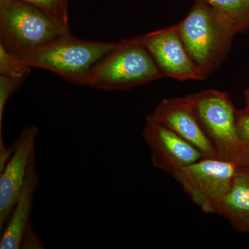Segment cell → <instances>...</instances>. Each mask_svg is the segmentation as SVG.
<instances>
[{
  "instance_id": "1",
  "label": "cell",
  "mask_w": 249,
  "mask_h": 249,
  "mask_svg": "<svg viewBox=\"0 0 249 249\" xmlns=\"http://www.w3.org/2000/svg\"><path fill=\"white\" fill-rule=\"evenodd\" d=\"M175 27L187 52L205 78L222 65L236 36L205 0H195L186 17Z\"/></svg>"
},
{
  "instance_id": "2",
  "label": "cell",
  "mask_w": 249,
  "mask_h": 249,
  "mask_svg": "<svg viewBox=\"0 0 249 249\" xmlns=\"http://www.w3.org/2000/svg\"><path fill=\"white\" fill-rule=\"evenodd\" d=\"M71 34L37 6L22 0H0V47L23 60Z\"/></svg>"
},
{
  "instance_id": "3",
  "label": "cell",
  "mask_w": 249,
  "mask_h": 249,
  "mask_svg": "<svg viewBox=\"0 0 249 249\" xmlns=\"http://www.w3.org/2000/svg\"><path fill=\"white\" fill-rule=\"evenodd\" d=\"M163 77L152 55L136 37L116 42L95 67L87 86L105 91H128Z\"/></svg>"
},
{
  "instance_id": "4",
  "label": "cell",
  "mask_w": 249,
  "mask_h": 249,
  "mask_svg": "<svg viewBox=\"0 0 249 249\" xmlns=\"http://www.w3.org/2000/svg\"><path fill=\"white\" fill-rule=\"evenodd\" d=\"M116 45L80 40L71 34L31 54L23 62L30 68L48 70L71 83L87 86L95 67Z\"/></svg>"
},
{
  "instance_id": "5",
  "label": "cell",
  "mask_w": 249,
  "mask_h": 249,
  "mask_svg": "<svg viewBox=\"0 0 249 249\" xmlns=\"http://www.w3.org/2000/svg\"><path fill=\"white\" fill-rule=\"evenodd\" d=\"M201 127L212 142L217 158L235 162L244 147L236 127V111L229 94L206 89L190 94Z\"/></svg>"
},
{
  "instance_id": "6",
  "label": "cell",
  "mask_w": 249,
  "mask_h": 249,
  "mask_svg": "<svg viewBox=\"0 0 249 249\" xmlns=\"http://www.w3.org/2000/svg\"><path fill=\"white\" fill-rule=\"evenodd\" d=\"M237 165L217 158H202L173 175L191 201L208 214L218 211L231 188Z\"/></svg>"
},
{
  "instance_id": "7",
  "label": "cell",
  "mask_w": 249,
  "mask_h": 249,
  "mask_svg": "<svg viewBox=\"0 0 249 249\" xmlns=\"http://www.w3.org/2000/svg\"><path fill=\"white\" fill-rule=\"evenodd\" d=\"M39 129L31 125L23 129L15 140L12 152L0 170V232L7 224L27 176L31 157L36 153Z\"/></svg>"
},
{
  "instance_id": "8",
  "label": "cell",
  "mask_w": 249,
  "mask_h": 249,
  "mask_svg": "<svg viewBox=\"0 0 249 249\" xmlns=\"http://www.w3.org/2000/svg\"><path fill=\"white\" fill-rule=\"evenodd\" d=\"M138 37L163 76L178 80L206 78L187 52L175 25Z\"/></svg>"
},
{
  "instance_id": "9",
  "label": "cell",
  "mask_w": 249,
  "mask_h": 249,
  "mask_svg": "<svg viewBox=\"0 0 249 249\" xmlns=\"http://www.w3.org/2000/svg\"><path fill=\"white\" fill-rule=\"evenodd\" d=\"M142 137L150 150L154 166L173 175L204 158L193 144L163 124L145 119Z\"/></svg>"
},
{
  "instance_id": "10",
  "label": "cell",
  "mask_w": 249,
  "mask_h": 249,
  "mask_svg": "<svg viewBox=\"0 0 249 249\" xmlns=\"http://www.w3.org/2000/svg\"><path fill=\"white\" fill-rule=\"evenodd\" d=\"M146 119L163 124L186 139L204 158L217 157L212 142L196 117L190 95L162 100Z\"/></svg>"
},
{
  "instance_id": "11",
  "label": "cell",
  "mask_w": 249,
  "mask_h": 249,
  "mask_svg": "<svg viewBox=\"0 0 249 249\" xmlns=\"http://www.w3.org/2000/svg\"><path fill=\"white\" fill-rule=\"evenodd\" d=\"M39 183L36 167V153L31 157L25 181L7 224L1 232L0 249H22L23 239L31 225L34 195Z\"/></svg>"
},
{
  "instance_id": "12",
  "label": "cell",
  "mask_w": 249,
  "mask_h": 249,
  "mask_svg": "<svg viewBox=\"0 0 249 249\" xmlns=\"http://www.w3.org/2000/svg\"><path fill=\"white\" fill-rule=\"evenodd\" d=\"M217 214L227 219L235 229L249 230V165L237 167L231 188Z\"/></svg>"
},
{
  "instance_id": "13",
  "label": "cell",
  "mask_w": 249,
  "mask_h": 249,
  "mask_svg": "<svg viewBox=\"0 0 249 249\" xmlns=\"http://www.w3.org/2000/svg\"><path fill=\"white\" fill-rule=\"evenodd\" d=\"M232 31L244 34L249 29V0H205Z\"/></svg>"
},
{
  "instance_id": "14",
  "label": "cell",
  "mask_w": 249,
  "mask_h": 249,
  "mask_svg": "<svg viewBox=\"0 0 249 249\" xmlns=\"http://www.w3.org/2000/svg\"><path fill=\"white\" fill-rule=\"evenodd\" d=\"M37 6L58 25L70 30L68 26L69 0H22Z\"/></svg>"
},
{
  "instance_id": "15",
  "label": "cell",
  "mask_w": 249,
  "mask_h": 249,
  "mask_svg": "<svg viewBox=\"0 0 249 249\" xmlns=\"http://www.w3.org/2000/svg\"><path fill=\"white\" fill-rule=\"evenodd\" d=\"M30 69L20 59L0 47V75L26 78Z\"/></svg>"
},
{
  "instance_id": "16",
  "label": "cell",
  "mask_w": 249,
  "mask_h": 249,
  "mask_svg": "<svg viewBox=\"0 0 249 249\" xmlns=\"http://www.w3.org/2000/svg\"><path fill=\"white\" fill-rule=\"evenodd\" d=\"M236 127L244 149L249 147V110L245 109L236 111Z\"/></svg>"
},
{
  "instance_id": "17",
  "label": "cell",
  "mask_w": 249,
  "mask_h": 249,
  "mask_svg": "<svg viewBox=\"0 0 249 249\" xmlns=\"http://www.w3.org/2000/svg\"><path fill=\"white\" fill-rule=\"evenodd\" d=\"M43 247L42 241L39 238L31 224L24 235L22 249H43Z\"/></svg>"
},
{
  "instance_id": "18",
  "label": "cell",
  "mask_w": 249,
  "mask_h": 249,
  "mask_svg": "<svg viewBox=\"0 0 249 249\" xmlns=\"http://www.w3.org/2000/svg\"><path fill=\"white\" fill-rule=\"evenodd\" d=\"M237 164L239 166L249 165V147H246L241 152L240 157L237 160Z\"/></svg>"
},
{
  "instance_id": "19",
  "label": "cell",
  "mask_w": 249,
  "mask_h": 249,
  "mask_svg": "<svg viewBox=\"0 0 249 249\" xmlns=\"http://www.w3.org/2000/svg\"><path fill=\"white\" fill-rule=\"evenodd\" d=\"M244 96H245V109L249 110V88L245 90V92H244Z\"/></svg>"
},
{
  "instance_id": "20",
  "label": "cell",
  "mask_w": 249,
  "mask_h": 249,
  "mask_svg": "<svg viewBox=\"0 0 249 249\" xmlns=\"http://www.w3.org/2000/svg\"></svg>"
}]
</instances>
